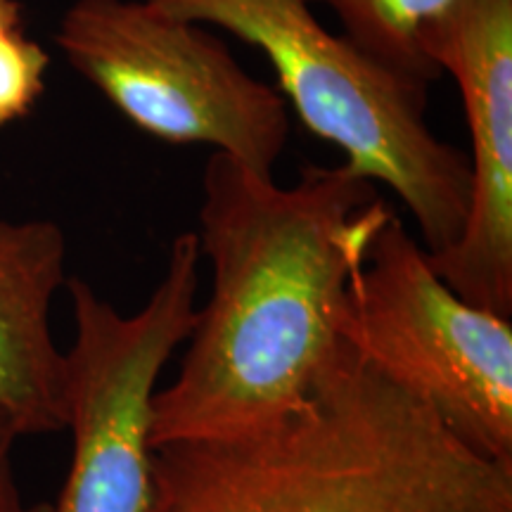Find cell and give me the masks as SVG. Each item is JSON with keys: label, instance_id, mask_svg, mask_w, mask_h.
Wrapping results in <instances>:
<instances>
[{"label": "cell", "instance_id": "obj_1", "mask_svg": "<svg viewBox=\"0 0 512 512\" xmlns=\"http://www.w3.org/2000/svg\"><path fill=\"white\" fill-rule=\"evenodd\" d=\"M392 211L344 164L278 185L214 152L195 230L211 294L181 370L152 399V451L254 430L297 406L347 342L351 280Z\"/></svg>", "mask_w": 512, "mask_h": 512}, {"label": "cell", "instance_id": "obj_2", "mask_svg": "<svg viewBox=\"0 0 512 512\" xmlns=\"http://www.w3.org/2000/svg\"><path fill=\"white\" fill-rule=\"evenodd\" d=\"M147 512H512V463L344 342L280 418L155 448Z\"/></svg>", "mask_w": 512, "mask_h": 512}, {"label": "cell", "instance_id": "obj_3", "mask_svg": "<svg viewBox=\"0 0 512 512\" xmlns=\"http://www.w3.org/2000/svg\"><path fill=\"white\" fill-rule=\"evenodd\" d=\"M261 50L278 93L306 131L342 150L344 166L396 192L427 254L460 238L470 204L465 152L427 124V86L403 79L332 34L309 0H147Z\"/></svg>", "mask_w": 512, "mask_h": 512}, {"label": "cell", "instance_id": "obj_4", "mask_svg": "<svg viewBox=\"0 0 512 512\" xmlns=\"http://www.w3.org/2000/svg\"><path fill=\"white\" fill-rule=\"evenodd\" d=\"M55 43L133 126L171 145H209L273 174L290 107L226 41L147 0H76Z\"/></svg>", "mask_w": 512, "mask_h": 512}, {"label": "cell", "instance_id": "obj_5", "mask_svg": "<svg viewBox=\"0 0 512 512\" xmlns=\"http://www.w3.org/2000/svg\"><path fill=\"white\" fill-rule=\"evenodd\" d=\"M344 339L484 456L512 463V325L467 304L392 211L349 287Z\"/></svg>", "mask_w": 512, "mask_h": 512}, {"label": "cell", "instance_id": "obj_6", "mask_svg": "<svg viewBox=\"0 0 512 512\" xmlns=\"http://www.w3.org/2000/svg\"><path fill=\"white\" fill-rule=\"evenodd\" d=\"M200 242L185 230L143 309L124 316L86 280H67L76 337L67 351L72 465L50 512H147L152 399L197 323Z\"/></svg>", "mask_w": 512, "mask_h": 512}, {"label": "cell", "instance_id": "obj_7", "mask_svg": "<svg viewBox=\"0 0 512 512\" xmlns=\"http://www.w3.org/2000/svg\"><path fill=\"white\" fill-rule=\"evenodd\" d=\"M422 55L456 81L470 128V204L460 238L430 254L477 309L512 316V0H453L422 31Z\"/></svg>", "mask_w": 512, "mask_h": 512}, {"label": "cell", "instance_id": "obj_8", "mask_svg": "<svg viewBox=\"0 0 512 512\" xmlns=\"http://www.w3.org/2000/svg\"><path fill=\"white\" fill-rule=\"evenodd\" d=\"M64 266L57 223L0 219V413L19 437L67 430V354L50 328Z\"/></svg>", "mask_w": 512, "mask_h": 512}, {"label": "cell", "instance_id": "obj_9", "mask_svg": "<svg viewBox=\"0 0 512 512\" xmlns=\"http://www.w3.org/2000/svg\"><path fill=\"white\" fill-rule=\"evenodd\" d=\"M342 24V34L363 53L403 79L430 86L439 69L422 55L420 38L453 0H309Z\"/></svg>", "mask_w": 512, "mask_h": 512}, {"label": "cell", "instance_id": "obj_10", "mask_svg": "<svg viewBox=\"0 0 512 512\" xmlns=\"http://www.w3.org/2000/svg\"><path fill=\"white\" fill-rule=\"evenodd\" d=\"M50 55L27 31L0 43V126L27 117L46 91Z\"/></svg>", "mask_w": 512, "mask_h": 512}, {"label": "cell", "instance_id": "obj_11", "mask_svg": "<svg viewBox=\"0 0 512 512\" xmlns=\"http://www.w3.org/2000/svg\"><path fill=\"white\" fill-rule=\"evenodd\" d=\"M17 439L15 425L0 413V512H27L19 496L15 470H12V448Z\"/></svg>", "mask_w": 512, "mask_h": 512}, {"label": "cell", "instance_id": "obj_12", "mask_svg": "<svg viewBox=\"0 0 512 512\" xmlns=\"http://www.w3.org/2000/svg\"><path fill=\"white\" fill-rule=\"evenodd\" d=\"M22 5L17 0H0V41L22 34Z\"/></svg>", "mask_w": 512, "mask_h": 512}, {"label": "cell", "instance_id": "obj_13", "mask_svg": "<svg viewBox=\"0 0 512 512\" xmlns=\"http://www.w3.org/2000/svg\"><path fill=\"white\" fill-rule=\"evenodd\" d=\"M53 510V505L48 503H38V505H31V508H27V512H50Z\"/></svg>", "mask_w": 512, "mask_h": 512}]
</instances>
